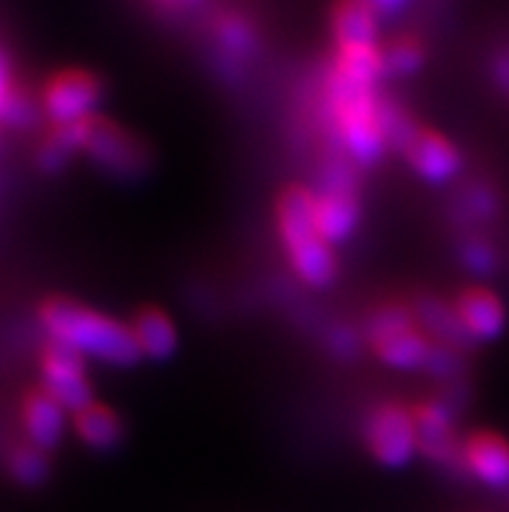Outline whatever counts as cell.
Wrapping results in <instances>:
<instances>
[{"label":"cell","mask_w":509,"mask_h":512,"mask_svg":"<svg viewBox=\"0 0 509 512\" xmlns=\"http://www.w3.org/2000/svg\"><path fill=\"white\" fill-rule=\"evenodd\" d=\"M276 224L289 253L291 266L310 286H330L338 276L336 255L330 242L317 232L312 214V190L304 185H289L276 201Z\"/></svg>","instance_id":"cell-2"},{"label":"cell","mask_w":509,"mask_h":512,"mask_svg":"<svg viewBox=\"0 0 509 512\" xmlns=\"http://www.w3.org/2000/svg\"><path fill=\"white\" fill-rule=\"evenodd\" d=\"M39 372H42V388L50 393L65 411H81L94 401L86 357L71 346L50 338L39 351Z\"/></svg>","instance_id":"cell-7"},{"label":"cell","mask_w":509,"mask_h":512,"mask_svg":"<svg viewBox=\"0 0 509 512\" xmlns=\"http://www.w3.org/2000/svg\"><path fill=\"white\" fill-rule=\"evenodd\" d=\"M102 99V81L89 71H63L47 81L42 107L52 125H73L94 115Z\"/></svg>","instance_id":"cell-9"},{"label":"cell","mask_w":509,"mask_h":512,"mask_svg":"<svg viewBox=\"0 0 509 512\" xmlns=\"http://www.w3.org/2000/svg\"><path fill=\"white\" fill-rule=\"evenodd\" d=\"M403 156L429 182H447L450 177L458 175L460 167H463L458 149L452 146L450 138H445L437 130L426 128V125H421L413 133V138L403 149Z\"/></svg>","instance_id":"cell-11"},{"label":"cell","mask_w":509,"mask_h":512,"mask_svg":"<svg viewBox=\"0 0 509 512\" xmlns=\"http://www.w3.org/2000/svg\"><path fill=\"white\" fill-rule=\"evenodd\" d=\"M130 331L136 336V344L143 357L149 359H169L177 349V328L167 312L154 305L138 307Z\"/></svg>","instance_id":"cell-17"},{"label":"cell","mask_w":509,"mask_h":512,"mask_svg":"<svg viewBox=\"0 0 509 512\" xmlns=\"http://www.w3.org/2000/svg\"><path fill=\"white\" fill-rule=\"evenodd\" d=\"M455 312H458L460 323L465 325V331L471 333L473 341L497 338L504 331V320H507L502 299L484 286L463 289L455 299Z\"/></svg>","instance_id":"cell-14"},{"label":"cell","mask_w":509,"mask_h":512,"mask_svg":"<svg viewBox=\"0 0 509 512\" xmlns=\"http://www.w3.org/2000/svg\"><path fill=\"white\" fill-rule=\"evenodd\" d=\"M463 258L468 260V266H471L473 271L486 273V271H491V268H494V260H497V255L491 253L484 242H473V245H468V250H465Z\"/></svg>","instance_id":"cell-25"},{"label":"cell","mask_w":509,"mask_h":512,"mask_svg":"<svg viewBox=\"0 0 509 512\" xmlns=\"http://www.w3.org/2000/svg\"><path fill=\"white\" fill-rule=\"evenodd\" d=\"M413 315L419 320L421 328H426V336L432 338L434 344L450 346V349H471L476 341L471 338V333L465 331V325L460 323L455 305H445L439 297L432 294H421L416 302H413Z\"/></svg>","instance_id":"cell-15"},{"label":"cell","mask_w":509,"mask_h":512,"mask_svg":"<svg viewBox=\"0 0 509 512\" xmlns=\"http://www.w3.org/2000/svg\"><path fill=\"white\" fill-rule=\"evenodd\" d=\"M377 8L369 0H338L330 13V29L338 50L377 45Z\"/></svg>","instance_id":"cell-16"},{"label":"cell","mask_w":509,"mask_h":512,"mask_svg":"<svg viewBox=\"0 0 509 512\" xmlns=\"http://www.w3.org/2000/svg\"><path fill=\"white\" fill-rule=\"evenodd\" d=\"M465 471L491 489L509 487V442L497 432H473L463 442Z\"/></svg>","instance_id":"cell-12"},{"label":"cell","mask_w":509,"mask_h":512,"mask_svg":"<svg viewBox=\"0 0 509 512\" xmlns=\"http://www.w3.org/2000/svg\"><path fill=\"white\" fill-rule=\"evenodd\" d=\"M367 448L380 466H406L416 453L413 414L400 403H382L367 419Z\"/></svg>","instance_id":"cell-8"},{"label":"cell","mask_w":509,"mask_h":512,"mask_svg":"<svg viewBox=\"0 0 509 512\" xmlns=\"http://www.w3.org/2000/svg\"><path fill=\"white\" fill-rule=\"evenodd\" d=\"M32 120H34L32 99L26 97L21 89H13L6 107H3V112H0V123L13 125V128H24V125H29Z\"/></svg>","instance_id":"cell-23"},{"label":"cell","mask_w":509,"mask_h":512,"mask_svg":"<svg viewBox=\"0 0 509 512\" xmlns=\"http://www.w3.org/2000/svg\"><path fill=\"white\" fill-rule=\"evenodd\" d=\"M377 11H395V8H400L406 0H369Z\"/></svg>","instance_id":"cell-27"},{"label":"cell","mask_w":509,"mask_h":512,"mask_svg":"<svg viewBox=\"0 0 509 512\" xmlns=\"http://www.w3.org/2000/svg\"><path fill=\"white\" fill-rule=\"evenodd\" d=\"M328 102L341 149L351 162L372 167L385 154L387 141L380 125V97L374 86H361L330 71Z\"/></svg>","instance_id":"cell-3"},{"label":"cell","mask_w":509,"mask_h":512,"mask_svg":"<svg viewBox=\"0 0 509 512\" xmlns=\"http://www.w3.org/2000/svg\"><path fill=\"white\" fill-rule=\"evenodd\" d=\"M312 214H315L317 232L323 234L325 242H341L354 232L361 201L354 162L346 151L330 156L323 188L312 190Z\"/></svg>","instance_id":"cell-5"},{"label":"cell","mask_w":509,"mask_h":512,"mask_svg":"<svg viewBox=\"0 0 509 512\" xmlns=\"http://www.w3.org/2000/svg\"><path fill=\"white\" fill-rule=\"evenodd\" d=\"M333 73L354 81V84L377 86L380 76L385 73V68H382V50L377 45L343 47V50L336 52Z\"/></svg>","instance_id":"cell-19"},{"label":"cell","mask_w":509,"mask_h":512,"mask_svg":"<svg viewBox=\"0 0 509 512\" xmlns=\"http://www.w3.org/2000/svg\"><path fill=\"white\" fill-rule=\"evenodd\" d=\"M39 323L45 325L50 338L104 364L130 367L143 357L130 325L107 318L78 299L47 297L39 305Z\"/></svg>","instance_id":"cell-1"},{"label":"cell","mask_w":509,"mask_h":512,"mask_svg":"<svg viewBox=\"0 0 509 512\" xmlns=\"http://www.w3.org/2000/svg\"><path fill=\"white\" fill-rule=\"evenodd\" d=\"M21 422L32 445L47 450L58 448L65 432V409L45 388H32L21 401Z\"/></svg>","instance_id":"cell-13"},{"label":"cell","mask_w":509,"mask_h":512,"mask_svg":"<svg viewBox=\"0 0 509 512\" xmlns=\"http://www.w3.org/2000/svg\"><path fill=\"white\" fill-rule=\"evenodd\" d=\"M81 151V120L73 125H52L37 146V164L45 172H60Z\"/></svg>","instance_id":"cell-20"},{"label":"cell","mask_w":509,"mask_h":512,"mask_svg":"<svg viewBox=\"0 0 509 512\" xmlns=\"http://www.w3.org/2000/svg\"><path fill=\"white\" fill-rule=\"evenodd\" d=\"M16 89L11 81V63H8V55L0 50V112L6 107L8 97H11V91Z\"/></svg>","instance_id":"cell-26"},{"label":"cell","mask_w":509,"mask_h":512,"mask_svg":"<svg viewBox=\"0 0 509 512\" xmlns=\"http://www.w3.org/2000/svg\"><path fill=\"white\" fill-rule=\"evenodd\" d=\"M413 424H416V448L432 463L445 468H465L463 442H460L452 411L442 401H426L413 406Z\"/></svg>","instance_id":"cell-10"},{"label":"cell","mask_w":509,"mask_h":512,"mask_svg":"<svg viewBox=\"0 0 509 512\" xmlns=\"http://www.w3.org/2000/svg\"><path fill=\"white\" fill-rule=\"evenodd\" d=\"M8 471L21 487H39L50 476V455L32 442H21L8 455Z\"/></svg>","instance_id":"cell-21"},{"label":"cell","mask_w":509,"mask_h":512,"mask_svg":"<svg viewBox=\"0 0 509 512\" xmlns=\"http://www.w3.org/2000/svg\"><path fill=\"white\" fill-rule=\"evenodd\" d=\"M73 429L94 450H115L125 440L123 416L99 401H91L73 414Z\"/></svg>","instance_id":"cell-18"},{"label":"cell","mask_w":509,"mask_h":512,"mask_svg":"<svg viewBox=\"0 0 509 512\" xmlns=\"http://www.w3.org/2000/svg\"><path fill=\"white\" fill-rule=\"evenodd\" d=\"M81 151H86L91 162L104 172L123 180H136L151 169V151L146 141L102 115L81 120Z\"/></svg>","instance_id":"cell-6"},{"label":"cell","mask_w":509,"mask_h":512,"mask_svg":"<svg viewBox=\"0 0 509 512\" xmlns=\"http://www.w3.org/2000/svg\"><path fill=\"white\" fill-rule=\"evenodd\" d=\"M367 341L374 357L400 370L426 367L434 349V341L421 331L406 302H382L369 315Z\"/></svg>","instance_id":"cell-4"},{"label":"cell","mask_w":509,"mask_h":512,"mask_svg":"<svg viewBox=\"0 0 509 512\" xmlns=\"http://www.w3.org/2000/svg\"><path fill=\"white\" fill-rule=\"evenodd\" d=\"M164 3H198V0H164Z\"/></svg>","instance_id":"cell-29"},{"label":"cell","mask_w":509,"mask_h":512,"mask_svg":"<svg viewBox=\"0 0 509 512\" xmlns=\"http://www.w3.org/2000/svg\"><path fill=\"white\" fill-rule=\"evenodd\" d=\"M499 78H502L504 84H507V86H509V58H507V60H504V63H502V65H499Z\"/></svg>","instance_id":"cell-28"},{"label":"cell","mask_w":509,"mask_h":512,"mask_svg":"<svg viewBox=\"0 0 509 512\" xmlns=\"http://www.w3.org/2000/svg\"><path fill=\"white\" fill-rule=\"evenodd\" d=\"M424 65V47L419 39L398 37L382 50V68L390 76H408Z\"/></svg>","instance_id":"cell-22"},{"label":"cell","mask_w":509,"mask_h":512,"mask_svg":"<svg viewBox=\"0 0 509 512\" xmlns=\"http://www.w3.org/2000/svg\"><path fill=\"white\" fill-rule=\"evenodd\" d=\"M221 39H224V45L229 47V50H247V47L252 45V34L247 26H242V21L237 19H226L224 24H221Z\"/></svg>","instance_id":"cell-24"}]
</instances>
